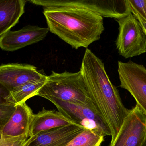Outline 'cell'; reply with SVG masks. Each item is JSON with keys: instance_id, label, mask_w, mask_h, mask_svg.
Here are the masks:
<instances>
[{"instance_id": "cell-9", "label": "cell", "mask_w": 146, "mask_h": 146, "mask_svg": "<svg viewBox=\"0 0 146 146\" xmlns=\"http://www.w3.org/2000/svg\"><path fill=\"white\" fill-rule=\"evenodd\" d=\"M47 78L33 65L9 63L0 66V83L10 92L27 83L46 81Z\"/></svg>"}, {"instance_id": "cell-17", "label": "cell", "mask_w": 146, "mask_h": 146, "mask_svg": "<svg viewBox=\"0 0 146 146\" xmlns=\"http://www.w3.org/2000/svg\"><path fill=\"white\" fill-rule=\"evenodd\" d=\"M131 13L138 20L146 23V0H128Z\"/></svg>"}, {"instance_id": "cell-7", "label": "cell", "mask_w": 146, "mask_h": 146, "mask_svg": "<svg viewBox=\"0 0 146 146\" xmlns=\"http://www.w3.org/2000/svg\"><path fill=\"white\" fill-rule=\"evenodd\" d=\"M120 87L128 91L136 105L146 116V68L132 61H118L117 69Z\"/></svg>"}, {"instance_id": "cell-5", "label": "cell", "mask_w": 146, "mask_h": 146, "mask_svg": "<svg viewBox=\"0 0 146 146\" xmlns=\"http://www.w3.org/2000/svg\"><path fill=\"white\" fill-rule=\"evenodd\" d=\"M115 19L119 25L116 46L119 55L127 59L146 53V36L135 16L131 13Z\"/></svg>"}, {"instance_id": "cell-19", "label": "cell", "mask_w": 146, "mask_h": 146, "mask_svg": "<svg viewBox=\"0 0 146 146\" xmlns=\"http://www.w3.org/2000/svg\"><path fill=\"white\" fill-rule=\"evenodd\" d=\"M28 138L27 134L15 137L3 135L2 138L0 140V146H24Z\"/></svg>"}, {"instance_id": "cell-22", "label": "cell", "mask_w": 146, "mask_h": 146, "mask_svg": "<svg viewBox=\"0 0 146 146\" xmlns=\"http://www.w3.org/2000/svg\"><path fill=\"white\" fill-rule=\"evenodd\" d=\"M2 128L0 127V140L3 137V134L2 133Z\"/></svg>"}, {"instance_id": "cell-10", "label": "cell", "mask_w": 146, "mask_h": 146, "mask_svg": "<svg viewBox=\"0 0 146 146\" xmlns=\"http://www.w3.org/2000/svg\"><path fill=\"white\" fill-rule=\"evenodd\" d=\"M49 31L48 27L28 25L16 31H9L0 37V48L13 51L43 40Z\"/></svg>"}, {"instance_id": "cell-4", "label": "cell", "mask_w": 146, "mask_h": 146, "mask_svg": "<svg viewBox=\"0 0 146 146\" xmlns=\"http://www.w3.org/2000/svg\"><path fill=\"white\" fill-rule=\"evenodd\" d=\"M44 8L71 7L92 11L103 17L121 19L131 13L128 0H31Z\"/></svg>"}, {"instance_id": "cell-14", "label": "cell", "mask_w": 146, "mask_h": 146, "mask_svg": "<svg viewBox=\"0 0 146 146\" xmlns=\"http://www.w3.org/2000/svg\"><path fill=\"white\" fill-rule=\"evenodd\" d=\"M27 1L0 0V37L14 26L25 12Z\"/></svg>"}, {"instance_id": "cell-16", "label": "cell", "mask_w": 146, "mask_h": 146, "mask_svg": "<svg viewBox=\"0 0 146 146\" xmlns=\"http://www.w3.org/2000/svg\"><path fill=\"white\" fill-rule=\"evenodd\" d=\"M104 136L100 132L85 128L67 146H100Z\"/></svg>"}, {"instance_id": "cell-20", "label": "cell", "mask_w": 146, "mask_h": 146, "mask_svg": "<svg viewBox=\"0 0 146 146\" xmlns=\"http://www.w3.org/2000/svg\"><path fill=\"white\" fill-rule=\"evenodd\" d=\"M10 93V92L0 83V104L8 103L7 98Z\"/></svg>"}, {"instance_id": "cell-6", "label": "cell", "mask_w": 146, "mask_h": 146, "mask_svg": "<svg viewBox=\"0 0 146 146\" xmlns=\"http://www.w3.org/2000/svg\"><path fill=\"white\" fill-rule=\"evenodd\" d=\"M44 98L54 104L59 112L76 124L100 132L104 137L111 136L108 125L97 110L52 97Z\"/></svg>"}, {"instance_id": "cell-21", "label": "cell", "mask_w": 146, "mask_h": 146, "mask_svg": "<svg viewBox=\"0 0 146 146\" xmlns=\"http://www.w3.org/2000/svg\"><path fill=\"white\" fill-rule=\"evenodd\" d=\"M138 21L139 22L141 26V27H142V29H143V31L144 32L146 36V23L143 22L142 21Z\"/></svg>"}, {"instance_id": "cell-8", "label": "cell", "mask_w": 146, "mask_h": 146, "mask_svg": "<svg viewBox=\"0 0 146 146\" xmlns=\"http://www.w3.org/2000/svg\"><path fill=\"white\" fill-rule=\"evenodd\" d=\"M146 141V116L137 105L130 110L115 139L109 146H142Z\"/></svg>"}, {"instance_id": "cell-12", "label": "cell", "mask_w": 146, "mask_h": 146, "mask_svg": "<svg viewBox=\"0 0 146 146\" xmlns=\"http://www.w3.org/2000/svg\"><path fill=\"white\" fill-rule=\"evenodd\" d=\"M72 124H76L59 111L54 110H46L43 108L37 114H33L29 128L28 137L29 138L43 132Z\"/></svg>"}, {"instance_id": "cell-3", "label": "cell", "mask_w": 146, "mask_h": 146, "mask_svg": "<svg viewBox=\"0 0 146 146\" xmlns=\"http://www.w3.org/2000/svg\"><path fill=\"white\" fill-rule=\"evenodd\" d=\"M36 96L52 97L97 110L81 70L74 73L52 71Z\"/></svg>"}, {"instance_id": "cell-15", "label": "cell", "mask_w": 146, "mask_h": 146, "mask_svg": "<svg viewBox=\"0 0 146 146\" xmlns=\"http://www.w3.org/2000/svg\"><path fill=\"white\" fill-rule=\"evenodd\" d=\"M46 81L28 83L14 89L10 92L7 98V103L15 105L26 103L27 99L36 96L38 92L43 86Z\"/></svg>"}, {"instance_id": "cell-18", "label": "cell", "mask_w": 146, "mask_h": 146, "mask_svg": "<svg viewBox=\"0 0 146 146\" xmlns=\"http://www.w3.org/2000/svg\"><path fill=\"white\" fill-rule=\"evenodd\" d=\"M15 109V105L13 104H0V127L3 128L9 120Z\"/></svg>"}, {"instance_id": "cell-13", "label": "cell", "mask_w": 146, "mask_h": 146, "mask_svg": "<svg viewBox=\"0 0 146 146\" xmlns=\"http://www.w3.org/2000/svg\"><path fill=\"white\" fill-rule=\"evenodd\" d=\"M26 103L15 105V109L2 130L3 135L15 137L28 135L33 115Z\"/></svg>"}, {"instance_id": "cell-2", "label": "cell", "mask_w": 146, "mask_h": 146, "mask_svg": "<svg viewBox=\"0 0 146 146\" xmlns=\"http://www.w3.org/2000/svg\"><path fill=\"white\" fill-rule=\"evenodd\" d=\"M43 14L51 33L74 49H87L99 40L104 30L103 17L80 8L57 7L44 9Z\"/></svg>"}, {"instance_id": "cell-1", "label": "cell", "mask_w": 146, "mask_h": 146, "mask_svg": "<svg viewBox=\"0 0 146 146\" xmlns=\"http://www.w3.org/2000/svg\"><path fill=\"white\" fill-rule=\"evenodd\" d=\"M92 100L110 130L112 144L130 110L125 108L116 87L108 77L104 64L86 49L80 69Z\"/></svg>"}, {"instance_id": "cell-23", "label": "cell", "mask_w": 146, "mask_h": 146, "mask_svg": "<svg viewBox=\"0 0 146 146\" xmlns=\"http://www.w3.org/2000/svg\"><path fill=\"white\" fill-rule=\"evenodd\" d=\"M142 146H146V141L144 143V144H143V145Z\"/></svg>"}, {"instance_id": "cell-11", "label": "cell", "mask_w": 146, "mask_h": 146, "mask_svg": "<svg viewBox=\"0 0 146 146\" xmlns=\"http://www.w3.org/2000/svg\"><path fill=\"white\" fill-rule=\"evenodd\" d=\"M85 129L77 124L54 129L29 137L24 146H67Z\"/></svg>"}]
</instances>
